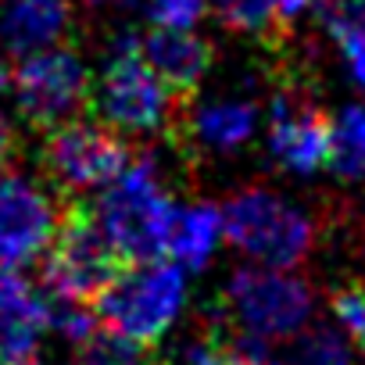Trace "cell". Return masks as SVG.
Masks as SVG:
<instances>
[{
  "label": "cell",
  "instance_id": "obj_18",
  "mask_svg": "<svg viewBox=\"0 0 365 365\" xmlns=\"http://www.w3.org/2000/svg\"><path fill=\"white\" fill-rule=\"evenodd\" d=\"M287 365H358L354 340L336 322H308L290 340Z\"/></svg>",
  "mask_w": 365,
  "mask_h": 365
},
{
  "label": "cell",
  "instance_id": "obj_14",
  "mask_svg": "<svg viewBox=\"0 0 365 365\" xmlns=\"http://www.w3.org/2000/svg\"><path fill=\"white\" fill-rule=\"evenodd\" d=\"M72 29L68 0H0V47L26 58L65 43Z\"/></svg>",
  "mask_w": 365,
  "mask_h": 365
},
{
  "label": "cell",
  "instance_id": "obj_4",
  "mask_svg": "<svg viewBox=\"0 0 365 365\" xmlns=\"http://www.w3.org/2000/svg\"><path fill=\"white\" fill-rule=\"evenodd\" d=\"M222 315L240 344H279L294 340L315 319V290L294 269L240 265L222 287Z\"/></svg>",
  "mask_w": 365,
  "mask_h": 365
},
{
  "label": "cell",
  "instance_id": "obj_29",
  "mask_svg": "<svg viewBox=\"0 0 365 365\" xmlns=\"http://www.w3.org/2000/svg\"><path fill=\"white\" fill-rule=\"evenodd\" d=\"M86 4H97L101 8V4H115V0H86Z\"/></svg>",
  "mask_w": 365,
  "mask_h": 365
},
{
  "label": "cell",
  "instance_id": "obj_30",
  "mask_svg": "<svg viewBox=\"0 0 365 365\" xmlns=\"http://www.w3.org/2000/svg\"><path fill=\"white\" fill-rule=\"evenodd\" d=\"M358 344H361V358H365V336H361V340H358Z\"/></svg>",
  "mask_w": 365,
  "mask_h": 365
},
{
  "label": "cell",
  "instance_id": "obj_27",
  "mask_svg": "<svg viewBox=\"0 0 365 365\" xmlns=\"http://www.w3.org/2000/svg\"><path fill=\"white\" fill-rule=\"evenodd\" d=\"M11 86V68H8V58H4V47H0V93Z\"/></svg>",
  "mask_w": 365,
  "mask_h": 365
},
{
  "label": "cell",
  "instance_id": "obj_17",
  "mask_svg": "<svg viewBox=\"0 0 365 365\" xmlns=\"http://www.w3.org/2000/svg\"><path fill=\"white\" fill-rule=\"evenodd\" d=\"M322 29L351 83L365 90V0H333L322 15Z\"/></svg>",
  "mask_w": 365,
  "mask_h": 365
},
{
  "label": "cell",
  "instance_id": "obj_1",
  "mask_svg": "<svg viewBox=\"0 0 365 365\" xmlns=\"http://www.w3.org/2000/svg\"><path fill=\"white\" fill-rule=\"evenodd\" d=\"M90 215L122 262L165 255L175 197L168 190L161 161L154 154L129 158L108 187H101V197Z\"/></svg>",
  "mask_w": 365,
  "mask_h": 365
},
{
  "label": "cell",
  "instance_id": "obj_28",
  "mask_svg": "<svg viewBox=\"0 0 365 365\" xmlns=\"http://www.w3.org/2000/svg\"><path fill=\"white\" fill-rule=\"evenodd\" d=\"M358 262H361V269H365V212H361V219H358Z\"/></svg>",
  "mask_w": 365,
  "mask_h": 365
},
{
  "label": "cell",
  "instance_id": "obj_9",
  "mask_svg": "<svg viewBox=\"0 0 365 365\" xmlns=\"http://www.w3.org/2000/svg\"><path fill=\"white\" fill-rule=\"evenodd\" d=\"M326 143H329V115L319 108L315 93L290 79L283 83L265 108V154L269 161L294 179H312L326 168Z\"/></svg>",
  "mask_w": 365,
  "mask_h": 365
},
{
  "label": "cell",
  "instance_id": "obj_5",
  "mask_svg": "<svg viewBox=\"0 0 365 365\" xmlns=\"http://www.w3.org/2000/svg\"><path fill=\"white\" fill-rule=\"evenodd\" d=\"M93 301H97V319L108 329L150 347L161 336H168L187 312L190 301L187 269L161 258L133 262L129 269H118Z\"/></svg>",
  "mask_w": 365,
  "mask_h": 365
},
{
  "label": "cell",
  "instance_id": "obj_21",
  "mask_svg": "<svg viewBox=\"0 0 365 365\" xmlns=\"http://www.w3.org/2000/svg\"><path fill=\"white\" fill-rule=\"evenodd\" d=\"M143 15L154 29H197L208 0H143Z\"/></svg>",
  "mask_w": 365,
  "mask_h": 365
},
{
  "label": "cell",
  "instance_id": "obj_22",
  "mask_svg": "<svg viewBox=\"0 0 365 365\" xmlns=\"http://www.w3.org/2000/svg\"><path fill=\"white\" fill-rule=\"evenodd\" d=\"M329 312H333V322L351 340H361L365 336V283H347V287L333 290Z\"/></svg>",
  "mask_w": 365,
  "mask_h": 365
},
{
  "label": "cell",
  "instance_id": "obj_11",
  "mask_svg": "<svg viewBox=\"0 0 365 365\" xmlns=\"http://www.w3.org/2000/svg\"><path fill=\"white\" fill-rule=\"evenodd\" d=\"M262 125V104L251 90H215L190 97L187 111L175 115L179 140L197 158H233L255 143Z\"/></svg>",
  "mask_w": 365,
  "mask_h": 365
},
{
  "label": "cell",
  "instance_id": "obj_20",
  "mask_svg": "<svg viewBox=\"0 0 365 365\" xmlns=\"http://www.w3.org/2000/svg\"><path fill=\"white\" fill-rule=\"evenodd\" d=\"M76 365H150V358L147 344H136L104 326L76 344Z\"/></svg>",
  "mask_w": 365,
  "mask_h": 365
},
{
  "label": "cell",
  "instance_id": "obj_13",
  "mask_svg": "<svg viewBox=\"0 0 365 365\" xmlns=\"http://www.w3.org/2000/svg\"><path fill=\"white\" fill-rule=\"evenodd\" d=\"M143 58L175 97H194L215 65V47L194 29H154L143 40Z\"/></svg>",
  "mask_w": 365,
  "mask_h": 365
},
{
  "label": "cell",
  "instance_id": "obj_12",
  "mask_svg": "<svg viewBox=\"0 0 365 365\" xmlns=\"http://www.w3.org/2000/svg\"><path fill=\"white\" fill-rule=\"evenodd\" d=\"M47 333V294L15 269L0 272V365H36Z\"/></svg>",
  "mask_w": 365,
  "mask_h": 365
},
{
  "label": "cell",
  "instance_id": "obj_3",
  "mask_svg": "<svg viewBox=\"0 0 365 365\" xmlns=\"http://www.w3.org/2000/svg\"><path fill=\"white\" fill-rule=\"evenodd\" d=\"M175 93L158 79L143 58V36L115 33L93 76L90 104L97 118L118 136H158L175 125Z\"/></svg>",
  "mask_w": 365,
  "mask_h": 365
},
{
  "label": "cell",
  "instance_id": "obj_6",
  "mask_svg": "<svg viewBox=\"0 0 365 365\" xmlns=\"http://www.w3.org/2000/svg\"><path fill=\"white\" fill-rule=\"evenodd\" d=\"M93 72L72 43H54L36 54H26L11 72V93L22 122L33 129H54L76 118L90 104Z\"/></svg>",
  "mask_w": 365,
  "mask_h": 365
},
{
  "label": "cell",
  "instance_id": "obj_2",
  "mask_svg": "<svg viewBox=\"0 0 365 365\" xmlns=\"http://www.w3.org/2000/svg\"><path fill=\"white\" fill-rule=\"evenodd\" d=\"M222 226L244 262L272 269H297L319 240V215L269 182L233 190L222 205Z\"/></svg>",
  "mask_w": 365,
  "mask_h": 365
},
{
  "label": "cell",
  "instance_id": "obj_15",
  "mask_svg": "<svg viewBox=\"0 0 365 365\" xmlns=\"http://www.w3.org/2000/svg\"><path fill=\"white\" fill-rule=\"evenodd\" d=\"M222 240H226L222 208H215L212 201L175 205L168 240H165V255H168V262H175L187 272H205L219 258Z\"/></svg>",
  "mask_w": 365,
  "mask_h": 365
},
{
  "label": "cell",
  "instance_id": "obj_23",
  "mask_svg": "<svg viewBox=\"0 0 365 365\" xmlns=\"http://www.w3.org/2000/svg\"><path fill=\"white\" fill-rule=\"evenodd\" d=\"M175 365H244V351L240 344H222V340H194L179 351Z\"/></svg>",
  "mask_w": 365,
  "mask_h": 365
},
{
  "label": "cell",
  "instance_id": "obj_10",
  "mask_svg": "<svg viewBox=\"0 0 365 365\" xmlns=\"http://www.w3.org/2000/svg\"><path fill=\"white\" fill-rule=\"evenodd\" d=\"M118 255L93 222L90 212L72 208L43 255V290L54 297L90 301L104 290V283L118 272Z\"/></svg>",
  "mask_w": 365,
  "mask_h": 365
},
{
  "label": "cell",
  "instance_id": "obj_24",
  "mask_svg": "<svg viewBox=\"0 0 365 365\" xmlns=\"http://www.w3.org/2000/svg\"><path fill=\"white\" fill-rule=\"evenodd\" d=\"M319 0H276V15H279V26H297L301 19H308L315 11Z\"/></svg>",
  "mask_w": 365,
  "mask_h": 365
},
{
  "label": "cell",
  "instance_id": "obj_26",
  "mask_svg": "<svg viewBox=\"0 0 365 365\" xmlns=\"http://www.w3.org/2000/svg\"><path fill=\"white\" fill-rule=\"evenodd\" d=\"M15 143H19V136H15V125L0 115V165H8V158L15 154Z\"/></svg>",
  "mask_w": 365,
  "mask_h": 365
},
{
  "label": "cell",
  "instance_id": "obj_25",
  "mask_svg": "<svg viewBox=\"0 0 365 365\" xmlns=\"http://www.w3.org/2000/svg\"><path fill=\"white\" fill-rule=\"evenodd\" d=\"M240 351H244V365H287V358H272L258 344H240Z\"/></svg>",
  "mask_w": 365,
  "mask_h": 365
},
{
  "label": "cell",
  "instance_id": "obj_8",
  "mask_svg": "<svg viewBox=\"0 0 365 365\" xmlns=\"http://www.w3.org/2000/svg\"><path fill=\"white\" fill-rule=\"evenodd\" d=\"M61 222L65 212L43 179L0 165V265L22 269L40 262Z\"/></svg>",
  "mask_w": 365,
  "mask_h": 365
},
{
  "label": "cell",
  "instance_id": "obj_16",
  "mask_svg": "<svg viewBox=\"0 0 365 365\" xmlns=\"http://www.w3.org/2000/svg\"><path fill=\"white\" fill-rule=\"evenodd\" d=\"M326 168L340 182L365 179V104L351 101L329 115V143H326Z\"/></svg>",
  "mask_w": 365,
  "mask_h": 365
},
{
  "label": "cell",
  "instance_id": "obj_7",
  "mask_svg": "<svg viewBox=\"0 0 365 365\" xmlns=\"http://www.w3.org/2000/svg\"><path fill=\"white\" fill-rule=\"evenodd\" d=\"M125 161H129L125 140L104 122L68 118L47 129L43 147H40V165L47 179L61 194H72V197L108 187Z\"/></svg>",
  "mask_w": 365,
  "mask_h": 365
},
{
  "label": "cell",
  "instance_id": "obj_19",
  "mask_svg": "<svg viewBox=\"0 0 365 365\" xmlns=\"http://www.w3.org/2000/svg\"><path fill=\"white\" fill-rule=\"evenodd\" d=\"M208 11H215L230 33L247 40H272L279 29L276 0H208Z\"/></svg>",
  "mask_w": 365,
  "mask_h": 365
}]
</instances>
